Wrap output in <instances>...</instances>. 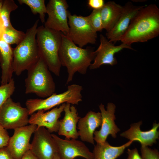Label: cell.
<instances>
[{
  "label": "cell",
  "instance_id": "6da1fadb",
  "mask_svg": "<svg viewBox=\"0 0 159 159\" xmlns=\"http://www.w3.org/2000/svg\"><path fill=\"white\" fill-rule=\"evenodd\" d=\"M159 34V9L155 4L144 6L132 19L120 41L129 46L144 42Z\"/></svg>",
  "mask_w": 159,
  "mask_h": 159
},
{
  "label": "cell",
  "instance_id": "7a4b0ae2",
  "mask_svg": "<svg viewBox=\"0 0 159 159\" xmlns=\"http://www.w3.org/2000/svg\"><path fill=\"white\" fill-rule=\"evenodd\" d=\"M95 55V51L91 47L86 49L80 47L62 33L58 56L62 66L66 67L67 69L68 75L66 84L72 80L77 72L85 74Z\"/></svg>",
  "mask_w": 159,
  "mask_h": 159
},
{
  "label": "cell",
  "instance_id": "3957f363",
  "mask_svg": "<svg viewBox=\"0 0 159 159\" xmlns=\"http://www.w3.org/2000/svg\"><path fill=\"white\" fill-rule=\"evenodd\" d=\"M62 33L44 26L37 27L36 39L40 57L49 70L59 76L61 65L58 52L62 41Z\"/></svg>",
  "mask_w": 159,
  "mask_h": 159
},
{
  "label": "cell",
  "instance_id": "277c9868",
  "mask_svg": "<svg viewBox=\"0 0 159 159\" xmlns=\"http://www.w3.org/2000/svg\"><path fill=\"white\" fill-rule=\"evenodd\" d=\"M39 20L27 29L21 42L13 48V72L20 75L36 64L40 57L36 39V34Z\"/></svg>",
  "mask_w": 159,
  "mask_h": 159
},
{
  "label": "cell",
  "instance_id": "5b68a950",
  "mask_svg": "<svg viewBox=\"0 0 159 159\" xmlns=\"http://www.w3.org/2000/svg\"><path fill=\"white\" fill-rule=\"evenodd\" d=\"M25 93H34L47 98L54 92L56 85L48 67L40 57L38 62L27 70L25 79Z\"/></svg>",
  "mask_w": 159,
  "mask_h": 159
},
{
  "label": "cell",
  "instance_id": "8992f818",
  "mask_svg": "<svg viewBox=\"0 0 159 159\" xmlns=\"http://www.w3.org/2000/svg\"><path fill=\"white\" fill-rule=\"evenodd\" d=\"M82 90V86L73 84L68 86L67 90L64 92L59 94L54 93L45 99H28L25 105L29 115L39 110L45 112L64 103L78 105L82 101L81 92Z\"/></svg>",
  "mask_w": 159,
  "mask_h": 159
},
{
  "label": "cell",
  "instance_id": "52a82bcc",
  "mask_svg": "<svg viewBox=\"0 0 159 159\" xmlns=\"http://www.w3.org/2000/svg\"><path fill=\"white\" fill-rule=\"evenodd\" d=\"M69 30L66 36L74 44L82 48L88 44H95L97 37L96 32L86 16L72 15L68 11Z\"/></svg>",
  "mask_w": 159,
  "mask_h": 159
},
{
  "label": "cell",
  "instance_id": "ba28073f",
  "mask_svg": "<svg viewBox=\"0 0 159 159\" xmlns=\"http://www.w3.org/2000/svg\"><path fill=\"white\" fill-rule=\"evenodd\" d=\"M29 112L19 102L9 98L0 108V125L7 129H14L29 123Z\"/></svg>",
  "mask_w": 159,
  "mask_h": 159
},
{
  "label": "cell",
  "instance_id": "9c48e42d",
  "mask_svg": "<svg viewBox=\"0 0 159 159\" xmlns=\"http://www.w3.org/2000/svg\"><path fill=\"white\" fill-rule=\"evenodd\" d=\"M68 6L65 0H50L46 6L48 17L44 26L67 36L69 30Z\"/></svg>",
  "mask_w": 159,
  "mask_h": 159
},
{
  "label": "cell",
  "instance_id": "30bf717a",
  "mask_svg": "<svg viewBox=\"0 0 159 159\" xmlns=\"http://www.w3.org/2000/svg\"><path fill=\"white\" fill-rule=\"evenodd\" d=\"M30 150L38 159H52L58 150L51 133L42 127L34 132Z\"/></svg>",
  "mask_w": 159,
  "mask_h": 159
},
{
  "label": "cell",
  "instance_id": "8fae6325",
  "mask_svg": "<svg viewBox=\"0 0 159 159\" xmlns=\"http://www.w3.org/2000/svg\"><path fill=\"white\" fill-rule=\"evenodd\" d=\"M37 128V125L30 124L14 129L6 147L15 159H20L30 150V138Z\"/></svg>",
  "mask_w": 159,
  "mask_h": 159
},
{
  "label": "cell",
  "instance_id": "7c38bea8",
  "mask_svg": "<svg viewBox=\"0 0 159 159\" xmlns=\"http://www.w3.org/2000/svg\"><path fill=\"white\" fill-rule=\"evenodd\" d=\"M100 45L95 51L96 55L94 62L89 67L91 70L99 68L104 64L111 66L115 65L117 63V60L114 57L115 53L125 48L133 50L131 46L123 43L115 46L113 42L110 41L102 34L100 35Z\"/></svg>",
  "mask_w": 159,
  "mask_h": 159
},
{
  "label": "cell",
  "instance_id": "4fadbf2b",
  "mask_svg": "<svg viewBox=\"0 0 159 159\" xmlns=\"http://www.w3.org/2000/svg\"><path fill=\"white\" fill-rule=\"evenodd\" d=\"M51 135L56 143L60 159H74L78 156L92 159V152L82 141L74 139H64Z\"/></svg>",
  "mask_w": 159,
  "mask_h": 159
},
{
  "label": "cell",
  "instance_id": "5bb4252c",
  "mask_svg": "<svg viewBox=\"0 0 159 159\" xmlns=\"http://www.w3.org/2000/svg\"><path fill=\"white\" fill-rule=\"evenodd\" d=\"M102 118L101 127L99 130H95L94 132V140L97 143H102L106 140L109 135L113 138L117 136V134L120 130L115 124V105L113 103L109 102L107 103V109L102 104L99 105Z\"/></svg>",
  "mask_w": 159,
  "mask_h": 159
},
{
  "label": "cell",
  "instance_id": "9a60e30c",
  "mask_svg": "<svg viewBox=\"0 0 159 159\" xmlns=\"http://www.w3.org/2000/svg\"><path fill=\"white\" fill-rule=\"evenodd\" d=\"M144 6H135L128 1L123 6L121 15L113 27L106 32L107 38L112 42L120 41L127 30L133 18Z\"/></svg>",
  "mask_w": 159,
  "mask_h": 159
},
{
  "label": "cell",
  "instance_id": "2e32d148",
  "mask_svg": "<svg viewBox=\"0 0 159 159\" xmlns=\"http://www.w3.org/2000/svg\"><path fill=\"white\" fill-rule=\"evenodd\" d=\"M66 103L45 112L42 110H39L30 115L29 123L35 125L37 127H46L50 133L58 132L59 127V119L64 111Z\"/></svg>",
  "mask_w": 159,
  "mask_h": 159
},
{
  "label": "cell",
  "instance_id": "e0dca14e",
  "mask_svg": "<svg viewBox=\"0 0 159 159\" xmlns=\"http://www.w3.org/2000/svg\"><path fill=\"white\" fill-rule=\"evenodd\" d=\"M142 121L134 123L130 125V128L120 134V135L130 140L139 142L141 145L152 146L156 143L159 138V132L158 129L159 124L154 123L152 128L147 131H142L140 129Z\"/></svg>",
  "mask_w": 159,
  "mask_h": 159
},
{
  "label": "cell",
  "instance_id": "ac0fdd59",
  "mask_svg": "<svg viewBox=\"0 0 159 159\" xmlns=\"http://www.w3.org/2000/svg\"><path fill=\"white\" fill-rule=\"evenodd\" d=\"M64 115L59 120L58 133L64 136L65 139H77L79 136L77 125L80 117L78 116L77 110L73 105L66 103L64 109Z\"/></svg>",
  "mask_w": 159,
  "mask_h": 159
},
{
  "label": "cell",
  "instance_id": "d6986e66",
  "mask_svg": "<svg viewBox=\"0 0 159 159\" xmlns=\"http://www.w3.org/2000/svg\"><path fill=\"white\" fill-rule=\"evenodd\" d=\"M102 118L100 112L89 111L78 122L79 136L83 141L94 144V133L95 129L101 126Z\"/></svg>",
  "mask_w": 159,
  "mask_h": 159
},
{
  "label": "cell",
  "instance_id": "ffe728a7",
  "mask_svg": "<svg viewBox=\"0 0 159 159\" xmlns=\"http://www.w3.org/2000/svg\"><path fill=\"white\" fill-rule=\"evenodd\" d=\"M13 48L3 40H0V62L1 69V85L8 83L12 78Z\"/></svg>",
  "mask_w": 159,
  "mask_h": 159
},
{
  "label": "cell",
  "instance_id": "44dd1931",
  "mask_svg": "<svg viewBox=\"0 0 159 159\" xmlns=\"http://www.w3.org/2000/svg\"><path fill=\"white\" fill-rule=\"evenodd\" d=\"M129 141L118 147L110 145L106 141L102 143H97L94 145L92 159H116L124 152L125 149L133 142Z\"/></svg>",
  "mask_w": 159,
  "mask_h": 159
},
{
  "label": "cell",
  "instance_id": "7402d4cb",
  "mask_svg": "<svg viewBox=\"0 0 159 159\" xmlns=\"http://www.w3.org/2000/svg\"><path fill=\"white\" fill-rule=\"evenodd\" d=\"M123 6L113 1H109L105 4L100 10V14L103 29L106 32L114 26L121 14Z\"/></svg>",
  "mask_w": 159,
  "mask_h": 159
},
{
  "label": "cell",
  "instance_id": "603a6c76",
  "mask_svg": "<svg viewBox=\"0 0 159 159\" xmlns=\"http://www.w3.org/2000/svg\"><path fill=\"white\" fill-rule=\"evenodd\" d=\"M20 4H25L31 9L34 14H38L42 23L45 22V14L47 13L46 6L44 0H18Z\"/></svg>",
  "mask_w": 159,
  "mask_h": 159
},
{
  "label": "cell",
  "instance_id": "cb8c5ba5",
  "mask_svg": "<svg viewBox=\"0 0 159 159\" xmlns=\"http://www.w3.org/2000/svg\"><path fill=\"white\" fill-rule=\"evenodd\" d=\"M18 7L13 0L3 1L0 14L5 29L13 27L10 21V15L11 13L16 10Z\"/></svg>",
  "mask_w": 159,
  "mask_h": 159
},
{
  "label": "cell",
  "instance_id": "d4e9b609",
  "mask_svg": "<svg viewBox=\"0 0 159 159\" xmlns=\"http://www.w3.org/2000/svg\"><path fill=\"white\" fill-rule=\"evenodd\" d=\"M25 33L22 31L17 30L13 27L5 29L3 33L1 39L10 45H17L23 39Z\"/></svg>",
  "mask_w": 159,
  "mask_h": 159
},
{
  "label": "cell",
  "instance_id": "484cf974",
  "mask_svg": "<svg viewBox=\"0 0 159 159\" xmlns=\"http://www.w3.org/2000/svg\"><path fill=\"white\" fill-rule=\"evenodd\" d=\"M15 82L12 78L7 83L0 86V108L13 94L15 90Z\"/></svg>",
  "mask_w": 159,
  "mask_h": 159
},
{
  "label": "cell",
  "instance_id": "4316f807",
  "mask_svg": "<svg viewBox=\"0 0 159 159\" xmlns=\"http://www.w3.org/2000/svg\"><path fill=\"white\" fill-rule=\"evenodd\" d=\"M100 10H93L90 15L86 16L91 25L96 32L103 30Z\"/></svg>",
  "mask_w": 159,
  "mask_h": 159
},
{
  "label": "cell",
  "instance_id": "83f0119b",
  "mask_svg": "<svg viewBox=\"0 0 159 159\" xmlns=\"http://www.w3.org/2000/svg\"><path fill=\"white\" fill-rule=\"evenodd\" d=\"M141 152L143 159H159V153L156 149H153L148 146L141 145Z\"/></svg>",
  "mask_w": 159,
  "mask_h": 159
},
{
  "label": "cell",
  "instance_id": "f1b7e54d",
  "mask_svg": "<svg viewBox=\"0 0 159 159\" xmlns=\"http://www.w3.org/2000/svg\"><path fill=\"white\" fill-rule=\"evenodd\" d=\"M10 138L6 130L0 125V148L7 146Z\"/></svg>",
  "mask_w": 159,
  "mask_h": 159
},
{
  "label": "cell",
  "instance_id": "f546056e",
  "mask_svg": "<svg viewBox=\"0 0 159 159\" xmlns=\"http://www.w3.org/2000/svg\"><path fill=\"white\" fill-rule=\"evenodd\" d=\"M105 4L103 0H89L88 1V6L93 10L101 9Z\"/></svg>",
  "mask_w": 159,
  "mask_h": 159
},
{
  "label": "cell",
  "instance_id": "4dcf8cb0",
  "mask_svg": "<svg viewBox=\"0 0 159 159\" xmlns=\"http://www.w3.org/2000/svg\"><path fill=\"white\" fill-rule=\"evenodd\" d=\"M0 159H15L10 153L6 146L0 148Z\"/></svg>",
  "mask_w": 159,
  "mask_h": 159
},
{
  "label": "cell",
  "instance_id": "1f68e13d",
  "mask_svg": "<svg viewBox=\"0 0 159 159\" xmlns=\"http://www.w3.org/2000/svg\"><path fill=\"white\" fill-rule=\"evenodd\" d=\"M127 153L128 155L127 159H143L136 148L132 150L128 149Z\"/></svg>",
  "mask_w": 159,
  "mask_h": 159
},
{
  "label": "cell",
  "instance_id": "d6a6232c",
  "mask_svg": "<svg viewBox=\"0 0 159 159\" xmlns=\"http://www.w3.org/2000/svg\"><path fill=\"white\" fill-rule=\"evenodd\" d=\"M20 159H38L30 150L26 152Z\"/></svg>",
  "mask_w": 159,
  "mask_h": 159
},
{
  "label": "cell",
  "instance_id": "836d02e7",
  "mask_svg": "<svg viewBox=\"0 0 159 159\" xmlns=\"http://www.w3.org/2000/svg\"><path fill=\"white\" fill-rule=\"evenodd\" d=\"M5 30V28L0 14V40L1 39L2 34Z\"/></svg>",
  "mask_w": 159,
  "mask_h": 159
},
{
  "label": "cell",
  "instance_id": "e575fe53",
  "mask_svg": "<svg viewBox=\"0 0 159 159\" xmlns=\"http://www.w3.org/2000/svg\"><path fill=\"white\" fill-rule=\"evenodd\" d=\"M52 159H60L57 153L55 154Z\"/></svg>",
  "mask_w": 159,
  "mask_h": 159
},
{
  "label": "cell",
  "instance_id": "d590c367",
  "mask_svg": "<svg viewBox=\"0 0 159 159\" xmlns=\"http://www.w3.org/2000/svg\"><path fill=\"white\" fill-rule=\"evenodd\" d=\"M3 1L0 0V11L1 9L3 4Z\"/></svg>",
  "mask_w": 159,
  "mask_h": 159
},
{
  "label": "cell",
  "instance_id": "8d00e7d4",
  "mask_svg": "<svg viewBox=\"0 0 159 159\" xmlns=\"http://www.w3.org/2000/svg\"><path fill=\"white\" fill-rule=\"evenodd\" d=\"M74 159H76V158H74Z\"/></svg>",
  "mask_w": 159,
  "mask_h": 159
}]
</instances>
